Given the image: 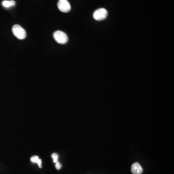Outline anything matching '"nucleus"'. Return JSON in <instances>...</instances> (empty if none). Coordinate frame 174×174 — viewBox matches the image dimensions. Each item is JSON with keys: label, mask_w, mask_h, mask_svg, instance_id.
I'll list each match as a JSON object with an SVG mask.
<instances>
[{"label": "nucleus", "mask_w": 174, "mask_h": 174, "mask_svg": "<svg viewBox=\"0 0 174 174\" xmlns=\"http://www.w3.org/2000/svg\"><path fill=\"white\" fill-rule=\"evenodd\" d=\"M12 32L15 36L19 40H23L26 37L25 30L19 25H15L12 27Z\"/></svg>", "instance_id": "obj_1"}, {"label": "nucleus", "mask_w": 174, "mask_h": 174, "mask_svg": "<svg viewBox=\"0 0 174 174\" xmlns=\"http://www.w3.org/2000/svg\"><path fill=\"white\" fill-rule=\"evenodd\" d=\"M53 37L56 41L60 44H65L68 41L67 34L61 31H56L53 34Z\"/></svg>", "instance_id": "obj_2"}, {"label": "nucleus", "mask_w": 174, "mask_h": 174, "mask_svg": "<svg viewBox=\"0 0 174 174\" xmlns=\"http://www.w3.org/2000/svg\"><path fill=\"white\" fill-rule=\"evenodd\" d=\"M108 14V12L106 9L101 8L96 10L94 12L93 17L97 21H103L107 18Z\"/></svg>", "instance_id": "obj_3"}, {"label": "nucleus", "mask_w": 174, "mask_h": 174, "mask_svg": "<svg viewBox=\"0 0 174 174\" xmlns=\"http://www.w3.org/2000/svg\"><path fill=\"white\" fill-rule=\"evenodd\" d=\"M58 7L59 10L63 13H68L71 9V5L67 0H59Z\"/></svg>", "instance_id": "obj_4"}, {"label": "nucleus", "mask_w": 174, "mask_h": 174, "mask_svg": "<svg viewBox=\"0 0 174 174\" xmlns=\"http://www.w3.org/2000/svg\"><path fill=\"white\" fill-rule=\"evenodd\" d=\"M143 171V168L138 163H133L131 166V172L133 174H141Z\"/></svg>", "instance_id": "obj_5"}, {"label": "nucleus", "mask_w": 174, "mask_h": 174, "mask_svg": "<svg viewBox=\"0 0 174 174\" xmlns=\"http://www.w3.org/2000/svg\"><path fill=\"white\" fill-rule=\"evenodd\" d=\"M31 161L33 163H36L38 165L40 168H42V160L40 159L38 156L36 155H34L31 158Z\"/></svg>", "instance_id": "obj_6"}, {"label": "nucleus", "mask_w": 174, "mask_h": 174, "mask_svg": "<svg viewBox=\"0 0 174 174\" xmlns=\"http://www.w3.org/2000/svg\"><path fill=\"white\" fill-rule=\"evenodd\" d=\"M2 5L5 8H9L12 6H14L16 5V2L14 0H10V1L5 0L2 2Z\"/></svg>", "instance_id": "obj_7"}, {"label": "nucleus", "mask_w": 174, "mask_h": 174, "mask_svg": "<svg viewBox=\"0 0 174 174\" xmlns=\"http://www.w3.org/2000/svg\"><path fill=\"white\" fill-rule=\"evenodd\" d=\"M51 157L53 159V162L55 163H56L58 161V159H59V155L58 154L56 153H54L51 155Z\"/></svg>", "instance_id": "obj_8"}, {"label": "nucleus", "mask_w": 174, "mask_h": 174, "mask_svg": "<svg viewBox=\"0 0 174 174\" xmlns=\"http://www.w3.org/2000/svg\"><path fill=\"white\" fill-rule=\"evenodd\" d=\"M61 163H60L59 162V161H58L56 163H55V167L57 169V170H60L61 169Z\"/></svg>", "instance_id": "obj_9"}]
</instances>
